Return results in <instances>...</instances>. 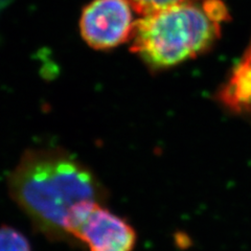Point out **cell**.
Instances as JSON below:
<instances>
[{"label":"cell","mask_w":251,"mask_h":251,"mask_svg":"<svg viewBox=\"0 0 251 251\" xmlns=\"http://www.w3.org/2000/svg\"><path fill=\"white\" fill-rule=\"evenodd\" d=\"M9 191L36 228L51 240L68 238L65 223L76 205L104 198L93 172L61 149L25 151L10 175Z\"/></svg>","instance_id":"obj_1"},{"label":"cell","mask_w":251,"mask_h":251,"mask_svg":"<svg viewBox=\"0 0 251 251\" xmlns=\"http://www.w3.org/2000/svg\"><path fill=\"white\" fill-rule=\"evenodd\" d=\"M221 21L204 1H191L143 16L136 21L131 50L154 70L200 56L221 34Z\"/></svg>","instance_id":"obj_2"},{"label":"cell","mask_w":251,"mask_h":251,"mask_svg":"<svg viewBox=\"0 0 251 251\" xmlns=\"http://www.w3.org/2000/svg\"><path fill=\"white\" fill-rule=\"evenodd\" d=\"M65 232L90 251H133L136 243L133 227L96 201L76 205L67 218Z\"/></svg>","instance_id":"obj_3"},{"label":"cell","mask_w":251,"mask_h":251,"mask_svg":"<svg viewBox=\"0 0 251 251\" xmlns=\"http://www.w3.org/2000/svg\"><path fill=\"white\" fill-rule=\"evenodd\" d=\"M129 0H92L84 7L80 31L91 49L109 50L131 41L136 21Z\"/></svg>","instance_id":"obj_4"},{"label":"cell","mask_w":251,"mask_h":251,"mask_svg":"<svg viewBox=\"0 0 251 251\" xmlns=\"http://www.w3.org/2000/svg\"><path fill=\"white\" fill-rule=\"evenodd\" d=\"M224 103L233 110L251 112V43L221 93Z\"/></svg>","instance_id":"obj_5"},{"label":"cell","mask_w":251,"mask_h":251,"mask_svg":"<svg viewBox=\"0 0 251 251\" xmlns=\"http://www.w3.org/2000/svg\"><path fill=\"white\" fill-rule=\"evenodd\" d=\"M0 251H31L27 239L10 226L0 227Z\"/></svg>","instance_id":"obj_6"},{"label":"cell","mask_w":251,"mask_h":251,"mask_svg":"<svg viewBox=\"0 0 251 251\" xmlns=\"http://www.w3.org/2000/svg\"><path fill=\"white\" fill-rule=\"evenodd\" d=\"M191 1H195V0H129L134 11H136L141 16L166 10L171 6Z\"/></svg>","instance_id":"obj_7"}]
</instances>
